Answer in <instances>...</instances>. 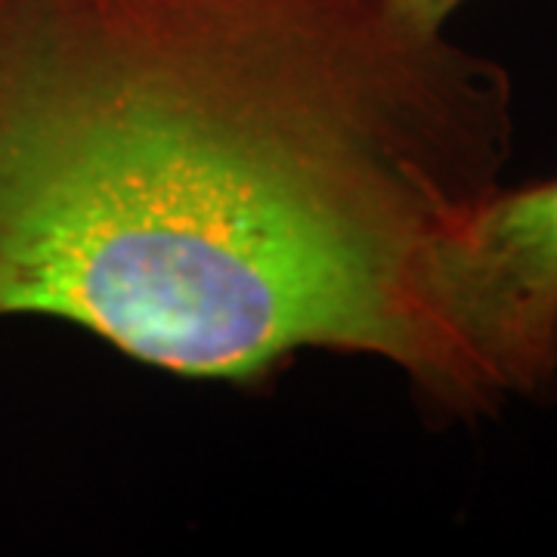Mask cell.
Wrapping results in <instances>:
<instances>
[{"instance_id":"cell-2","label":"cell","mask_w":557,"mask_h":557,"mask_svg":"<svg viewBox=\"0 0 557 557\" xmlns=\"http://www.w3.org/2000/svg\"><path fill=\"white\" fill-rule=\"evenodd\" d=\"M421 300L490 409L557 391V177L502 189L431 242Z\"/></svg>"},{"instance_id":"cell-1","label":"cell","mask_w":557,"mask_h":557,"mask_svg":"<svg viewBox=\"0 0 557 557\" xmlns=\"http://www.w3.org/2000/svg\"><path fill=\"white\" fill-rule=\"evenodd\" d=\"M511 81L397 0H0V319L186 379L387 359L490 412L421 300Z\"/></svg>"},{"instance_id":"cell-3","label":"cell","mask_w":557,"mask_h":557,"mask_svg":"<svg viewBox=\"0 0 557 557\" xmlns=\"http://www.w3.org/2000/svg\"><path fill=\"white\" fill-rule=\"evenodd\" d=\"M397 3L409 13V16H416L418 22L434 25V28H443L446 20L456 13L465 0H397Z\"/></svg>"}]
</instances>
